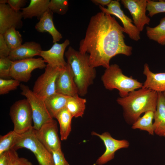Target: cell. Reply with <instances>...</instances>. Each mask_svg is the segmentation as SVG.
I'll use <instances>...</instances> for the list:
<instances>
[{
    "instance_id": "obj_40",
    "label": "cell",
    "mask_w": 165,
    "mask_h": 165,
    "mask_svg": "<svg viewBox=\"0 0 165 165\" xmlns=\"http://www.w3.org/2000/svg\"><path fill=\"white\" fill-rule=\"evenodd\" d=\"M163 93L164 98H165V92Z\"/></svg>"
},
{
    "instance_id": "obj_2",
    "label": "cell",
    "mask_w": 165,
    "mask_h": 165,
    "mask_svg": "<svg viewBox=\"0 0 165 165\" xmlns=\"http://www.w3.org/2000/svg\"><path fill=\"white\" fill-rule=\"evenodd\" d=\"M158 96V93L141 88L130 92L125 97H118L116 101L123 109L126 122L132 125L143 113L155 111Z\"/></svg>"
},
{
    "instance_id": "obj_27",
    "label": "cell",
    "mask_w": 165,
    "mask_h": 165,
    "mask_svg": "<svg viewBox=\"0 0 165 165\" xmlns=\"http://www.w3.org/2000/svg\"><path fill=\"white\" fill-rule=\"evenodd\" d=\"M2 35L5 42L11 51L22 44V35L15 28L12 27L7 29Z\"/></svg>"
},
{
    "instance_id": "obj_20",
    "label": "cell",
    "mask_w": 165,
    "mask_h": 165,
    "mask_svg": "<svg viewBox=\"0 0 165 165\" xmlns=\"http://www.w3.org/2000/svg\"><path fill=\"white\" fill-rule=\"evenodd\" d=\"M154 120V133L160 136L165 137V98L163 93H158Z\"/></svg>"
},
{
    "instance_id": "obj_34",
    "label": "cell",
    "mask_w": 165,
    "mask_h": 165,
    "mask_svg": "<svg viewBox=\"0 0 165 165\" xmlns=\"http://www.w3.org/2000/svg\"><path fill=\"white\" fill-rule=\"evenodd\" d=\"M52 153L54 165H69L66 160L61 149L53 151Z\"/></svg>"
},
{
    "instance_id": "obj_13",
    "label": "cell",
    "mask_w": 165,
    "mask_h": 165,
    "mask_svg": "<svg viewBox=\"0 0 165 165\" xmlns=\"http://www.w3.org/2000/svg\"><path fill=\"white\" fill-rule=\"evenodd\" d=\"M121 3L129 11L134 25L140 32L145 25H148L150 19L146 14L147 0H122Z\"/></svg>"
},
{
    "instance_id": "obj_6",
    "label": "cell",
    "mask_w": 165,
    "mask_h": 165,
    "mask_svg": "<svg viewBox=\"0 0 165 165\" xmlns=\"http://www.w3.org/2000/svg\"><path fill=\"white\" fill-rule=\"evenodd\" d=\"M9 115L16 133L23 134L33 128L32 110L26 99L16 101L10 107Z\"/></svg>"
},
{
    "instance_id": "obj_31",
    "label": "cell",
    "mask_w": 165,
    "mask_h": 165,
    "mask_svg": "<svg viewBox=\"0 0 165 165\" xmlns=\"http://www.w3.org/2000/svg\"><path fill=\"white\" fill-rule=\"evenodd\" d=\"M20 82L14 79L0 78V94L4 95L16 90L20 85Z\"/></svg>"
},
{
    "instance_id": "obj_41",
    "label": "cell",
    "mask_w": 165,
    "mask_h": 165,
    "mask_svg": "<svg viewBox=\"0 0 165 165\" xmlns=\"http://www.w3.org/2000/svg\"><path fill=\"white\" fill-rule=\"evenodd\" d=\"M163 165H165V164H163Z\"/></svg>"
},
{
    "instance_id": "obj_36",
    "label": "cell",
    "mask_w": 165,
    "mask_h": 165,
    "mask_svg": "<svg viewBox=\"0 0 165 165\" xmlns=\"http://www.w3.org/2000/svg\"><path fill=\"white\" fill-rule=\"evenodd\" d=\"M27 2V0H8L7 4L13 10L20 11Z\"/></svg>"
},
{
    "instance_id": "obj_15",
    "label": "cell",
    "mask_w": 165,
    "mask_h": 165,
    "mask_svg": "<svg viewBox=\"0 0 165 165\" xmlns=\"http://www.w3.org/2000/svg\"><path fill=\"white\" fill-rule=\"evenodd\" d=\"M70 43L68 39L61 44L55 43L50 49L40 51L39 56L50 66L59 68H64L68 64L64 58L65 51Z\"/></svg>"
},
{
    "instance_id": "obj_12",
    "label": "cell",
    "mask_w": 165,
    "mask_h": 165,
    "mask_svg": "<svg viewBox=\"0 0 165 165\" xmlns=\"http://www.w3.org/2000/svg\"><path fill=\"white\" fill-rule=\"evenodd\" d=\"M107 8L99 6L101 12L113 15L118 17L123 24L125 32L131 39L138 41L140 39V32L133 24V21L126 15L121 9L118 0H112Z\"/></svg>"
},
{
    "instance_id": "obj_24",
    "label": "cell",
    "mask_w": 165,
    "mask_h": 165,
    "mask_svg": "<svg viewBox=\"0 0 165 165\" xmlns=\"http://www.w3.org/2000/svg\"><path fill=\"white\" fill-rule=\"evenodd\" d=\"M86 100L79 95L69 97L67 101L66 108L73 117H82L86 108Z\"/></svg>"
},
{
    "instance_id": "obj_35",
    "label": "cell",
    "mask_w": 165,
    "mask_h": 165,
    "mask_svg": "<svg viewBox=\"0 0 165 165\" xmlns=\"http://www.w3.org/2000/svg\"><path fill=\"white\" fill-rule=\"evenodd\" d=\"M10 51L4 39L3 35L0 34V57H8Z\"/></svg>"
},
{
    "instance_id": "obj_19",
    "label": "cell",
    "mask_w": 165,
    "mask_h": 165,
    "mask_svg": "<svg viewBox=\"0 0 165 165\" xmlns=\"http://www.w3.org/2000/svg\"><path fill=\"white\" fill-rule=\"evenodd\" d=\"M53 18V13L48 9L40 18L35 28L39 32H48L52 36L53 42L54 43L59 41L62 36L55 28Z\"/></svg>"
},
{
    "instance_id": "obj_8",
    "label": "cell",
    "mask_w": 165,
    "mask_h": 165,
    "mask_svg": "<svg viewBox=\"0 0 165 165\" xmlns=\"http://www.w3.org/2000/svg\"><path fill=\"white\" fill-rule=\"evenodd\" d=\"M60 68L47 64L44 72L35 82L32 91L44 100L56 93V82Z\"/></svg>"
},
{
    "instance_id": "obj_38",
    "label": "cell",
    "mask_w": 165,
    "mask_h": 165,
    "mask_svg": "<svg viewBox=\"0 0 165 165\" xmlns=\"http://www.w3.org/2000/svg\"><path fill=\"white\" fill-rule=\"evenodd\" d=\"M111 0H92L91 1L96 5L101 6L104 7L105 5L108 6L111 2Z\"/></svg>"
},
{
    "instance_id": "obj_37",
    "label": "cell",
    "mask_w": 165,
    "mask_h": 165,
    "mask_svg": "<svg viewBox=\"0 0 165 165\" xmlns=\"http://www.w3.org/2000/svg\"><path fill=\"white\" fill-rule=\"evenodd\" d=\"M11 156L9 150L0 155V165H10Z\"/></svg>"
},
{
    "instance_id": "obj_25",
    "label": "cell",
    "mask_w": 165,
    "mask_h": 165,
    "mask_svg": "<svg viewBox=\"0 0 165 165\" xmlns=\"http://www.w3.org/2000/svg\"><path fill=\"white\" fill-rule=\"evenodd\" d=\"M154 111H148L144 113L132 125V128L139 129L147 132L151 135L154 133L153 120L154 119Z\"/></svg>"
},
{
    "instance_id": "obj_21",
    "label": "cell",
    "mask_w": 165,
    "mask_h": 165,
    "mask_svg": "<svg viewBox=\"0 0 165 165\" xmlns=\"http://www.w3.org/2000/svg\"><path fill=\"white\" fill-rule=\"evenodd\" d=\"M50 2V0H31L29 5L21 9L23 17L26 19L36 17L39 20L49 9Z\"/></svg>"
},
{
    "instance_id": "obj_11",
    "label": "cell",
    "mask_w": 165,
    "mask_h": 165,
    "mask_svg": "<svg viewBox=\"0 0 165 165\" xmlns=\"http://www.w3.org/2000/svg\"><path fill=\"white\" fill-rule=\"evenodd\" d=\"M91 134L99 137L104 142L106 148L105 152L97 160L96 164L97 165H102L114 159L117 151L127 148L130 145L129 142L127 140L115 139L108 132L99 134L93 131Z\"/></svg>"
},
{
    "instance_id": "obj_9",
    "label": "cell",
    "mask_w": 165,
    "mask_h": 165,
    "mask_svg": "<svg viewBox=\"0 0 165 165\" xmlns=\"http://www.w3.org/2000/svg\"><path fill=\"white\" fill-rule=\"evenodd\" d=\"M46 65L42 58H31L13 61L10 77L20 82H26L31 76L35 69L45 68Z\"/></svg>"
},
{
    "instance_id": "obj_3",
    "label": "cell",
    "mask_w": 165,
    "mask_h": 165,
    "mask_svg": "<svg viewBox=\"0 0 165 165\" xmlns=\"http://www.w3.org/2000/svg\"><path fill=\"white\" fill-rule=\"evenodd\" d=\"M65 54L67 62L72 68L79 94L84 96L96 77L95 68L90 65L89 56L87 53L82 54L70 46Z\"/></svg>"
},
{
    "instance_id": "obj_26",
    "label": "cell",
    "mask_w": 165,
    "mask_h": 165,
    "mask_svg": "<svg viewBox=\"0 0 165 165\" xmlns=\"http://www.w3.org/2000/svg\"><path fill=\"white\" fill-rule=\"evenodd\" d=\"M146 34L150 40L162 45H165V17L162 18L160 24L155 27L147 26Z\"/></svg>"
},
{
    "instance_id": "obj_23",
    "label": "cell",
    "mask_w": 165,
    "mask_h": 165,
    "mask_svg": "<svg viewBox=\"0 0 165 165\" xmlns=\"http://www.w3.org/2000/svg\"><path fill=\"white\" fill-rule=\"evenodd\" d=\"M73 116L65 108L60 112L56 116L60 128L61 140H66L71 131L72 120Z\"/></svg>"
},
{
    "instance_id": "obj_5",
    "label": "cell",
    "mask_w": 165,
    "mask_h": 165,
    "mask_svg": "<svg viewBox=\"0 0 165 165\" xmlns=\"http://www.w3.org/2000/svg\"><path fill=\"white\" fill-rule=\"evenodd\" d=\"M22 148L31 151L40 165H54L52 153L37 138L33 128L23 134L16 133L15 142L12 148L16 151Z\"/></svg>"
},
{
    "instance_id": "obj_7",
    "label": "cell",
    "mask_w": 165,
    "mask_h": 165,
    "mask_svg": "<svg viewBox=\"0 0 165 165\" xmlns=\"http://www.w3.org/2000/svg\"><path fill=\"white\" fill-rule=\"evenodd\" d=\"M20 87L21 94L26 97L31 107L33 128L38 130L45 123L53 118L49 112L43 100L34 93L28 86L21 84Z\"/></svg>"
},
{
    "instance_id": "obj_1",
    "label": "cell",
    "mask_w": 165,
    "mask_h": 165,
    "mask_svg": "<svg viewBox=\"0 0 165 165\" xmlns=\"http://www.w3.org/2000/svg\"><path fill=\"white\" fill-rule=\"evenodd\" d=\"M124 32L123 28L114 17L99 12L90 18L85 37L80 42L79 51L89 55L92 67L107 68L115 56H129L132 54V47L125 43Z\"/></svg>"
},
{
    "instance_id": "obj_16",
    "label": "cell",
    "mask_w": 165,
    "mask_h": 165,
    "mask_svg": "<svg viewBox=\"0 0 165 165\" xmlns=\"http://www.w3.org/2000/svg\"><path fill=\"white\" fill-rule=\"evenodd\" d=\"M23 18L21 11L13 10L8 4H0V34L12 27L21 28Z\"/></svg>"
},
{
    "instance_id": "obj_22",
    "label": "cell",
    "mask_w": 165,
    "mask_h": 165,
    "mask_svg": "<svg viewBox=\"0 0 165 165\" xmlns=\"http://www.w3.org/2000/svg\"><path fill=\"white\" fill-rule=\"evenodd\" d=\"M69 97L56 93L44 100L46 108L53 118H55L58 113L66 108Z\"/></svg>"
},
{
    "instance_id": "obj_28",
    "label": "cell",
    "mask_w": 165,
    "mask_h": 165,
    "mask_svg": "<svg viewBox=\"0 0 165 165\" xmlns=\"http://www.w3.org/2000/svg\"><path fill=\"white\" fill-rule=\"evenodd\" d=\"M16 135V133L13 130L4 135L0 136V155L12 148L15 143Z\"/></svg>"
},
{
    "instance_id": "obj_33",
    "label": "cell",
    "mask_w": 165,
    "mask_h": 165,
    "mask_svg": "<svg viewBox=\"0 0 165 165\" xmlns=\"http://www.w3.org/2000/svg\"><path fill=\"white\" fill-rule=\"evenodd\" d=\"M11 156L10 165H33L27 159L19 156L16 151L13 148L9 150Z\"/></svg>"
},
{
    "instance_id": "obj_29",
    "label": "cell",
    "mask_w": 165,
    "mask_h": 165,
    "mask_svg": "<svg viewBox=\"0 0 165 165\" xmlns=\"http://www.w3.org/2000/svg\"><path fill=\"white\" fill-rule=\"evenodd\" d=\"M68 5V1L67 0H51L48 8L53 13L63 15L67 12Z\"/></svg>"
},
{
    "instance_id": "obj_17",
    "label": "cell",
    "mask_w": 165,
    "mask_h": 165,
    "mask_svg": "<svg viewBox=\"0 0 165 165\" xmlns=\"http://www.w3.org/2000/svg\"><path fill=\"white\" fill-rule=\"evenodd\" d=\"M41 50L39 43L34 41L26 42L11 51L8 57L12 61L33 58L39 56Z\"/></svg>"
},
{
    "instance_id": "obj_18",
    "label": "cell",
    "mask_w": 165,
    "mask_h": 165,
    "mask_svg": "<svg viewBox=\"0 0 165 165\" xmlns=\"http://www.w3.org/2000/svg\"><path fill=\"white\" fill-rule=\"evenodd\" d=\"M143 74L146 79L142 88L157 93L165 92V72L154 73L150 71L148 64L145 63L144 66Z\"/></svg>"
},
{
    "instance_id": "obj_4",
    "label": "cell",
    "mask_w": 165,
    "mask_h": 165,
    "mask_svg": "<svg viewBox=\"0 0 165 165\" xmlns=\"http://www.w3.org/2000/svg\"><path fill=\"white\" fill-rule=\"evenodd\" d=\"M105 87L109 90L116 89L120 97L127 96L130 92L142 88L143 83L132 77L124 75L116 64L106 68L101 77Z\"/></svg>"
},
{
    "instance_id": "obj_30",
    "label": "cell",
    "mask_w": 165,
    "mask_h": 165,
    "mask_svg": "<svg viewBox=\"0 0 165 165\" xmlns=\"http://www.w3.org/2000/svg\"><path fill=\"white\" fill-rule=\"evenodd\" d=\"M147 11L148 16L152 17L155 15L161 13L165 12V0L153 1L147 0Z\"/></svg>"
},
{
    "instance_id": "obj_10",
    "label": "cell",
    "mask_w": 165,
    "mask_h": 165,
    "mask_svg": "<svg viewBox=\"0 0 165 165\" xmlns=\"http://www.w3.org/2000/svg\"><path fill=\"white\" fill-rule=\"evenodd\" d=\"M34 130L37 138L50 152L52 153L61 149L57 123L53 119L45 123L39 129Z\"/></svg>"
},
{
    "instance_id": "obj_32",
    "label": "cell",
    "mask_w": 165,
    "mask_h": 165,
    "mask_svg": "<svg viewBox=\"0 0 165 165\" xmlns=\"http://www.w3.org/2000/svg\"><path fill=\"white\" fill-rule=\"evenodd\" d=\"M12 61L7 57H0V77L6 79L10 74Z\"/></svg>"
},
{
    "instance_id": "obj_39",
    "label": "cell",
    "mask_w": 165,
    "mask_h": 165,
    "mask_svg": "<svg viewBox=\"0 0 165 165\" xmlns=\"http://www.w3.org/2000/svg\"><path fill=\"white\" fill-rule=\"evenodd\" d=\"M8 0H0V4H5L7 3Z\"/></svg>"
},
{
    "instance_id": "obj_14",
    "label": "cell",
    "mask_w": 165,
    "mask_h": 165,
    "mask_svg": "<svg viewBox=\"0 0 165 165\" xmlns=\"http://www.w3.org/2000/svg\"><path fill=\"white\" fill-rule=\"evenodd\" d=\"M56 92L68 97L79 95L72 68L68 63L65 67L60 68L56 82Z\"/></svg>"
}]
</instances>
